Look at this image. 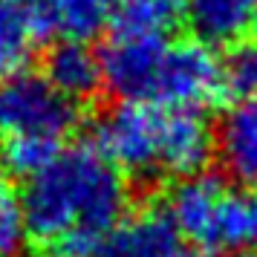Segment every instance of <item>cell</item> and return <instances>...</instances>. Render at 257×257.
Listing matches in <instances>:
<instances>
[{
	"mask_svg": "<svg viewBox=\"0 0 257 257\" xmlns=\"http://www.w3.org/2000/svg\"><path fill=\"white\" fill-rule=\"evenodd\" d=\"M214 136L228 176L243 188H257V98L234 101Z\"/></svg>",
	"mask_w": 257,
	"mask_h": 257,
	"instance_id": "obj_9",
	"label": "cell"
},
{
	"mask_svg": "<svg viewBox=\"0 0 257 257\" xmlns=\"http://www.w3.org/2000/svg\"><path fill=\"white\" fill-rule=\"evenodd\" d=\"M182 18V0H121L110 32L130 38H168Z\"/></svg>",
	"mask_w": 257,
	"mask_h": 257,
	"instance_id": "obj_12",
	"label": "cell"
},
{
	"mask_svg": "<svg viewBox=\"0 0 257 257\" xmlns=\"http://www.w3.org/2000/svg\"><path fill=\"white\" fill-rule=\"evenodd\" d=\"M121 0H49V26L70 41H90L113 24Z\"/></svg>",
	"mask_w": 257,
	"mask_h": 257,
	"instance_id": "obj_13",
	"label": "cell"
},
{
	"mask_svg": "<svg viewBox=\"0 0 257 257\" xmlns=\"http://www.w3.org/2000/svg\"><path fill=\"white\" fill-rule=\"evenodd\" d=\"M168 44V38H130L110 32V41L98 55L104 84L124 101H148Z\"/></svg>",
	"mask_w": 257,
	"mask_h": 257,
	"instance_id": "obj_7",
	"label": "cell"
},
{
	"mask_svg": "<svg viewBox=\"0 0 257 257\" xmlns=\"http://www.w3.org/2000/svg\"><path fill=\"white\" fill-rule=\"evenodd\" d=\"M58 153H61V145L58 142H47V139L3 142V165H6V171L18 174V176H26V179L41 174Z\"/></svg>",
	"mask_w": 257,
	"mask_h": 257,
	"instance_id": "obj_16",
	"label": "cell"
},
{
	"mask_svg": "<svg viewBox=\"0 0 257 257\" xmlns=\"http://www.w3.org/2000/svg\"><path fill=\"white\" fill-rule=\"evenodd\" d=\"M49 29L47 6L38 0H0V75L24 72Z\"/></svg>",
	"mask_w": 257,
	"mask_h": 257,
	"instance_id": "obj_8",
	"label": "cell"
},
{
	"mask_svg": "<svg viewBox=\"0 0 257 257\" xmlns=\"http://www.w3.org/2000/svg\"><path fill=\"white\" fill-rule=\"evenodd\" d=\"M21 208L26 234L58 257H95L124 217L127 182L98 148L75 145L26 182Z\"/></svg>",
	"mask_w": 257,
	"mask_h": 257,
	"instance_id": "obj_1",
	"label": "cell"
},
{
	"mask_svg": "<svg viewBox=\"0 0 257 257\" xmlns=\"http://www.w3.org/2000/svg\"><path fill=\"white\" fill-rule=\"evenodd\" d=\"M165 136H168V107L151 101H124L98 121V151L121 174H162Z\"/></svg>",
	"mask_w": 257,
	"mask_h": 257,
	"instance_id": "obj_4",
	"label": "cell"
},
{
	"mask_svg": "<svg viewBox=\"0 0 257 257\" xmlns=\"http://www.w3.org/2000/svg\"><path fill=\"white\" fill-rule=\"evenodd\" d=\"M222 95L220 58L202 41L168 44L148 101L174 110H202Z\"/></svg>",
	"mask_w": 257,
	"mask_h": 257,
	"instance_id": "obj_5",
	"label": "cell"
},
{
	"mask_svg": "<svg viewBox=\"0 0 257 257\" xmlns=\"http://www.w3.org/2000/svg\"><path fill=\"white\" fill-rule=\"evenodd\" d=\"M26 225L21 194L15 191L6 168L0 165V257H18L24 248Z\"/></svg>",
	"mask_w": 257,
	"mask_h": 257,
	"instance_id": "obj_15",
	"label": "cell"
},
{
	"mask_svg": "<svg viewBox=\"0 0 257 257\" xmlns=\"http://www.w3.org/2000/svg\"><path fill=\"white\" fill-rule=\"evenodd\" d=\"M95 257H214V251L182 243L165 208H145L121 217Z\"/></svg>",
	"mask_w": 257,
	"mask_h": 257,
	"instance_id": "obj_6",
	"label": "cell"
},
{
	"mask_svg": "<svg viewBox=\"0 0 257 257\" xmlns=\"http://www.w3.org/2000/svg\"><path fill=\"white\" fill-rule=\"evenodd\" d=\"M44 78L61 95H67L70 101H81V98L93 95L104 84L101 58H98V52H93L87 47V41L64 38L61 44H55L49 49Z\"/></svg>",
	"mask_w": 257,
	"mask_h": 257,
	"instance_id": "obj_11",
	"label": "cell"
},
{
	"mask_svg": "<svg viewBox=\"0 0 257 257\" xmlns=\"http://www.w3.org/2000/svg\"><path fill=\"white\" fill-rule=\"evenodd\" d=\"M75 121V101L61 95L44 75L24 70L0 81V142L47 139L61 145Z\"/></svg>",
	"mask_w": 257,
	"mask_h": 257,
	"instance_id": "obj_3",
	"label": "cell"
},
{
	"mask_svg": "<svg viewBox=\"0 0 257 257\" xmlns=\"http://www.w3.org/2000/svg\"><path fill=\"white\" fill-rule=\"evenodd\" d=\"M182 18L202 44H237L257 26V0H182Z\"/></svg>",
	"mask_w": 257,
	"mask_h": 257,
	"instance_id": "obj_10",
	"label": "cell"
},
{
	"mask_svg": "<svg viewBox=\"0 0 257 257\" xmlns=\"http://www.w3.org/2000/svg\"><path fill=\"white\" fill-rule=\"evenodd\" d=\"M222 95L234 101L257 98V41H237L220 58Z\"/></svg>",
	"mask_w": 257,
	"mask_h": 257,
	"instance_id": "obj_14",
	"label": "cell"
},
{
	"mask_svg": "<svg viewBox=\"0 0 257 257\" xmlns=\"http://www.w3.org/2000/svg\"><path fill=\"white\" fill-rule=\"evenodd\" d=\"M240 257H257V251H251V254H240Z\"/></svg>",
	"mask_w": 257,
	"mask_h": 257,
	"instance_id": "obj_17",
	"label": "cell"
},
{
	"mask_svg": "<svg viewBox=\"0 0 257 257\" xmlns=\"http://www.w3.org/2000/svg\"><path fill=\"white\" fill-rule=\"evenodd\" d=\"M165 214L182 240L205 251H257V188H231L211 174L179 179Z\"/></svg>",
	"mask_w": 257,
	"mask_h": 257,
	"instance_id": "obj_2",
	"label": "cell"
}]
</instances>
